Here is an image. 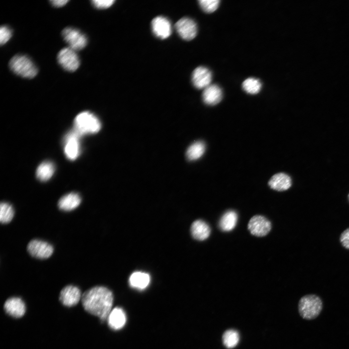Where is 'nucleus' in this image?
Masks as SVG:
<instances>
[{
	"instance_id": "aec40b11",
	"label": "nucleus",
	"mask_w": 349,
	"mask_h": 349,
	"mask_svg": "<svg viewBox=\"0 0 349 349\" xmlns=\"http://www.w3.org/2000/svg\"><path fill=\"white\" fill-rule=\"evenodd\" d=\"M150 282L149 275L141 271L132 273L129 278V284L130 286L138 290L144 289L149 285Z\"/></svg>"
},
{
	"instance_id": "20e7f679",
	"label": "nucleus",
	"mask_w": 349,
	"mask_h": 349,
	"mask_svg": "<svg viewBox=\"0 0 349 349\" xmlns=\"http://www.w3.org/2000/svg\"><path fill=\"white\" fill-rule=\"evenodd\" d=\"M9 66L13 73L24 78L32 79L38 73L35 64L25 55L18 54L13 56L9 61Z\"/></svg>"
},
{
	"instance_id": "b1692460",
	"label": "nucleus",
	"mask_w": 349,
	"mask_h": 349,
	"mask_svg": "<svg viewBox=\"0 0 349 349\" xmlns=\"http://www.w3.org/2000/svg\"><path fill=\"white\" fill-rule=\"evenodd\" d=\"M222 340L224 346L226 348L232 349L235 347L239 342V333L235 330H227L223 333Z\"/></svg>"
},
{
	"instance_id": "dca6fc26",
	"label": "nucleus",
	"mask_w": 349,
	"mask_h": 349,
	"mask_svg": "<svg viewBox=\"0 0 349 349\" xmlns=\"http://www.w3.org/2000/svg\"><path fill=\"white\" fill-rule=\"evenodd\" d=\"M81 201L80 195L76 192H70L62 196L59 200L58 206L64 211H70L77 208Z\"/></svg>"
},
{
	"instance_id": "cd10ccee",
	"label": "nucleus",
	"mask_w": 349,
	"mask_h": 349,
	"mask_svg": "<svg viewBox=\"0 0 349 349\" xmlns=\"http://www.w3.org/2000/svg\"><path fill=\"white\" fill-rule=\"evenodd\" d=\"M12 36L11 29L7 26H1L0 28V44L1 46L6 43Z\"/></svg>"
},
{
	"instance_id": "f257e3e1",
	"label": "nucleus",
	"mask_w": 349,
	"mask_h": 349,
	"mask_svg": "<svg viewBox=\"0 0 349 349\" xmlns=\"http://www.w3.org/2000/svg\"><path fill=\"white\" fill-rule=\"evenodd\" d=\"M113 300L110 290L104 286H96L84 292L81 301L85 310L103 321L107 319L112 310Z\"/></svg>"
},
{
	"instance_id": "393cba45",
	"label": "nucleus",
	"mask_w": 349,
	"mask_h": 349,
	"mask_svg": "<svg viewBox=\"0 0 349 349\" xmlns=\"http://www.w3.org/2000/svg\"><path fill=\"white\" fill-rule=\"evenodd\" d=\"M14 216V210L9 203L2 202L0 205V221L1 223L6 224L10 222Z\"/></svg>"
},
{
	"instance_id": "412c9836",
	"label": "nucleus",
	"mask_w": 349,
	"mask_h": 349,
	"mask_svg": "<svg viewBox=\"0 0 349 349\" xmlns=\"http://www.w3.org/2000/svg\"><path fill=\"white\" fill-rule=\"evenodd\" d=\"M237 221V212L234 210H229L226 211L221 218L219 226L222 231H230L235 227Z\"/></svg>"
},
{
	"instance_id": "423d86ee",
	"label": "nucleus",
	"mask_w": 349,
	"mask_h": 349,
	"mask_svg": "<svg viewBox=\"0 0 349 349\" xmlns=\"http://www.w3.org/2000/svg\"><path fill=\"white\" fill-rule=\"evenodd\" d=\"M59 64L66 71H75L79 66L80 61L76 51L71 48H64L58 53Z\"/></svg>"
},
{
	"instance_id": "6e6552de",
	"label": "nucleus",
	"mask_w": 349,
	"mask_h": 349,
	"mask_svg": "<svg viewBox=\"0 0 349 349\" xmlns=\"http://www.w3.org/2000/svg\"><path fill=\"white\" fill-rule=\"evenodd\" d=\"M80 137L74 129L65 136L63 143L64 152L68 159L73 160L79 155Z\"/></svg>"
},
{
	"instance_id": "9b49d317",
	"label": "nucleus",
	"mask_w": 349,
	"mask_h": 349,
	"mask_svg": "<svg viewBox=\"0 0 349 349\" xmlns=\"http://www.w3.org/2000/svg\"><path fill=\"white\" fill-rule=\"evenodd\" d=\"M81 297V291L77 286L68 285L61 290L59 300L63 305L71 307L77 304Z\"/></svg>"
},
{
	"instance_id": "7ed1b4c3",
	"label": "nucleus",
	"mask_w": 349,
	"mask_h": 349,
	"mask_svg": "<svg viewBox=\"0 0 349 349\" xmlns=\"http://www.w3.org/2000/svg\"><path fill=\"white\" fill-rule=\"evenodd\" d=\"M323 303L321 299L315 294L306 295L301 298L298 303V311L305 319L317 318L321 313Z\"/></svg>"
},
{
	"instance_id": "f03ea898",
	"label": "nucleus",
	"mask_w": 349,
	"mask_h": 349,
	"mask_svg": "<svg viewBox=\"0 0 349 349\" xmlns=\"http://www.w3.org/2000/svg\"><path fill=\"white\" fill-rule=\"evenodd\" d=\"M74 130L80 136L85 134H95L101 129L99 119L94 113L84 111L79 113L74 121Z\"/></svg>"
},
{
	"instance_id": "7c9ffc66",
	"label": "nucleus",
	"mask_w": 349,
	"mask_h": 349,
	"mask_svg": "<svg viewBox=\"0 0 349 349\" xmlns=\"http://www.w3.org/2000/svg\"><path fill=\"white\" fill-rule=\"evenodd\" d=\"M69 0H50L51 4L55 7H61L65 5Z\"/></svg>"
},
{
	"instance_id": "0eeeda50",
	"label": "nucleus",
	"mask_w": 349,
	"mask_h": 349,
	"mask_svg": "<svg viewBox=\"0 0 349 349\" xmlns=\"http://www.w3.org/2000/svg\"><path fill=\"white\" fill-rule=\"evenodd\" d=\"M27 251L32 257L44 259L49 257L52 254L54 249L52 245L48 242L34 239L29 242Z\"/></svg>"
},
{
	"instance_id": "c756f323",
	"label": "nucleus",
	"mask_w": 349,
	"mask_h": 349,
	"mask_svg": "<svg viewBox=\"0 0 349 349\" xmlns=\"http://www.w3.org/2000/svg\"><path fill=\"white\" fill-rule=\"evenodd\" d=\"M342 245L347 249H349V228L344 231L340 238Z\"/></svg>"
},
{
	"instance_id": "4468645a",
	"label": "nucleus",
	"mask_w": 349,
	"mask_h": 349,
	"mask_svg": "<svg viewBox=\"0 0 349 349\" xmlns=\"http://www.w3.org/2000/svg\"><path fill=\"white\" fill-rule=\"evenodd\" d=\"M5 312L15 318L23 316L26 312V306L23 300L18 297H11L8 299L4 304Z\"/></svg>"
},
{
	"instance_id": "c85d7f7f",
	"label": "nucleus",
	"mask_w": 349,
	"mask_h": 349,
	"mask_svg": "<svg viewBox=\"0 0 349 349\" xmlns=\"http://www.w3.org/2000/svg\"><path fill=\"white\" fill-rule=\"evenodd\" d=\"M92 3L97 9H105L111 7L115 2L114 0H94Z\"/></svg>"
},
{
	"instance_id": "a878e982",
	"label": "nucleus",
	"mask_w": 349,
	"mask_h": 349,
	"mask_svg": "<svg viewBox=\"0 0 349 349\" xmlns=\"http://www.w3.org/2000/svg\"><path fill=\"white\" fill-rule=\"evenodd\" d=\"M243 89L247 93L254 95L258 93L261 88L262 84L259 80L254 78L245 79L242 84Z\"/></svg>"
},
{
	"instance_id": "2eb2a0df",
	"label": "nucleus",
	"mask_w": 349,
	"mask_h": 349,
	"mask_svg": "<svg viewBox=\"0 0 349 349\" xmlns=\"http://www.w3.org/2000/svg\"><path fill=\"white\" fill-rule=\"evenodd\" d=\"M222 97V90L218 85L210 84L204 89L202 98L207 105H215L221 101Z\"/></svg>"
},
{
	"instance_id": "39448f33",
	"label": "nucleus",
	"mask_w": 349,
	"mask_h": 349,
	"mask_svg": "<svg viewBox=\"0 0 349 349\" xmlns=\"http://www.w3.org/2000/svg\"><path fill=\"white\" fill-rule=\"evenodd\" d=\"M62 35L69 47L75 51L83 49L87 44L86 35L77 29L65 28L63 30Z\"/></svg>"
},
{
	"instance_id": "4be33fe9",
	"label": "nucleus",
	"mask_w": 349,
	"mask_h": 349,
	"mask_svg": "<svg viewBox=\"0 0 349 349\" xmlns=\"http://www.w3.org/2000/svg\"><path fill=\"white\" fill-rule=\"evenodd\" d=\"M55 171L54 164L46 161L41 163L37 167L36 172L37 178L41 181H46L49 179Z\"/></svg>"
},
{
	"instance_id": "f8f14e48",
	"label": "nucleus",
	"mask_w": 349,
	"mask_h": 349,
	"mask_svg": "<svg viewBox=\"0 0 349 349\" xmlns=\"http://www.w3.org/2000/svg\"><path fill=\"white\" fill-rule=\"evenodd\" d=\"M212 80V73L206 67L199 66L195 68L191 76V80L194 86L198 89H205L210 85Z\"/></svg>"
},
{
	"instance_id": "bb28decb",
	"label": "nucleus",
	"mask_w": 349,
	"mask_h": 349,
	"mask_svg": "<svg viewBox=\"0 0 349 349\" xmlns=\"http://www.w3.org/2000/svg\"><path fill=\"white\" fill-rule=\"evenodd\" d=\"M198 2L204 12L210 13L217 9L220 1L219 0H200L198 1Z\"/></svg>"
},
{
	"instance_id": "f3484780",
	"label": "nucleus",
	"mask_w": 349,
	"mask_h": 349,
	"mask_svg": "<svg viewBox=\"0 0 349 349\" xmlns=\"http://www.w3.org/2000/svg\"><path fill=\"white\" fill-rule=\"evenodd\" d=\"M107 320L111 329L118 330L124 326L127 317L124 311L121 308L115 307L111 310Z\"/></svg>"
},
{
	"instance_id": "a211bd4d",
	"label": "nucleus",
	"mask_w": 349,
	"mask_h": 349,
	"mask_svg": "<svg viewBox=\"0 0 349 349\" xmlns=\"http://www.w3.org/2000/svg\"><path fill=\"white\" fill-rule=\"evenodd\" d=\"M190 232L194 238L198 240H204L209 236L210 228L205 221L198 220L192 223Z\"/></svg>"
},
{
	"instance_id": "9d476101",
	"label": "nucleus",
	"mask_w": 349,
	"mask_h": 349,
	"mask_svg": "<svg viewBox=\"0 0 349 349\" xmlns=\"http://www.w3.org/2000/svg\"><path fill=\"white\" fill-rule=\"evenodd\" d=\"M248 228L251 233L257 237L267 235L270 231L271 223L266 217L255 215L249 221Z\"/></svg>"
},
{
	"instance_id": "2f4dec72",
	"label": "nucleus",
	"mask_w": 349,
	"mask_h": 349,
	"mask_svg": "<svg viewBox=\"0 0 349 349\" xmlns=\"http://www.w3.org/2000/svg\"><path fill=\"white\" fill-rule=\"evenodd\" d=\"M348 197H349V196H348Z\"/></svg>"
},
{
	"instance_id": "ddd939ff",
	"label": "nucleus",
	"mask_w": 349,
	"mask_h": 349,
	"mask_svg": "<svg viewBox=\"0 0 349 349\" xmlns=\"http://www.w3.org/2000/svg\"><path fill=\"white\" fill-rule=\"evenodd\" d=\"M152 32L158 38L166 39L171 34L172 27L170 21L162 16L154 18L151 22Z\"/></svg>"
},
{
	"instance_id": "1a4fd4ad",
	"label": "nucleus",
	"mask_w": 349,
	"mask_h": 349,
	"mask_svg": "<svg viewBox=\"0 0 349 349\" xmlns=\"http://www.w3.org/2000/svg\"><path fill=\"white\" fill-rule=\"evenodd\" d=\"M175 28L179 35L185 40H191L197 35V24L193 19L189 17H183L178 20L175 23Z\"/></svg>"
},
{
	"instance_id": "5701e85b",
	"label": "nucleus",
	"mask_w": 349,
	"mask_h": 349,
	"mask_svg": "<svg viewBox=\"0 0 349 349\" xmlns=\"http://www.w3.org/2000/svg\"><path fill=\"white\" fill-rule=\"evenodd\" d=\"M205 149L206 146L204 143L202 141L195 142L187 149V157L190 160L197 159L204 154Z\"/></svg>"
},
{
	"instance_id": "6ab92c4d",
	"label": "nucleus",
	"mask_w": 349,
	"mask_h": 349,
	"mask_svg": "<svg viewBox=\"0 0 349 349\" xmlns=\"http://www.w3.org/2000/svg\"><path fill=\"white\" fill-rule=\"evenodd\" d=\"M269 185L277 191L288 190L291 186L290 177L286 174L281 173L274 174L270 180Z\"/></svg>"
}]
</instances>
